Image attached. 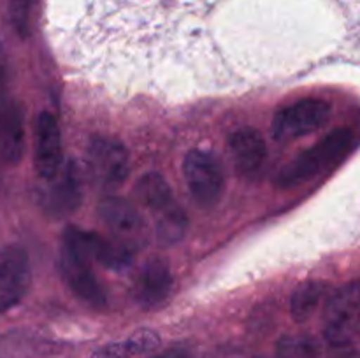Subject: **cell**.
Listing matches in <instances>:
<instances>
[{
	"label": "cell",
	"instance_id": "obj_9",
	"mask_svg": "<svg viewBox=\"0 0 360 358\" xmlns=\"http://www.w3.org/2000/svg\"><path fill=\"white\" fill-rule=\"evenodd\" d=\"M65 237L72 241L90 260H97L108 269L120 270L132 263V253L122 242H111L91 232H81L77 228H67Z\"/></svg>",
	"mask_w": 360,
	"mask_h": 358
},
{
	"label": "cell",
	"instance_id": "obj_10",
	"mask_svg": "<svg viewBox=\"0 0 360 358\" xmlns=\"http://www.w3.org/2000/svg\"><path fill=\"white\" fill-rule=\"evenodd\" d=\"M25 153V118L20 104L11 98L0 100V157L16 165Z\"/></svg>",
	"mask_w": 360,
	"mask_h": 358
},
{
	"label": "cell",
	"instance_id": "obj_20",
	"mask_svg": "<svg viewBox=\"0 0 360 358\" xmlns=\"http://www.w3.org/2000/svg\"><path fill=\"white\" fill-rule=\"evenodd\" d=\"M148 358H186V357L181 353H164V354H157V357H148Z\"/></svg>",
	"mask_w": 360,
	"mask_h": 358
},
{
	"label": "cell",
	"instance_id": "obj_19",
	"mask_svg": "<svg viewBox=\"0 0 360 358\" xmlns=\"http://www.w3.org/2000/svg\"><path fill=\"white\" fill-rule=\"evenodd\" d=\"M34 2L35 0H11V18H13L14 27L20 32H23L27 28Z\"/></svg>",
	"mask_w": 360,
	"mask_h": 358
},
{
	"label": "cell",
	"instance_id": "obj_12",
	"mask_svg": "<svg viewBox=\"0 0 360 358\" xmlns=\"http://www.w3.org/2000/svg\"><path fill=\"white\" fill-rule=\"evenodd\" d=\"M49 188L46 190V206L56 216L70 214L81 204V179L76 165L69 164L60 168L58 174L49 179Z\"/></svg>",
	"mask_w": 360,
	"mask_h": 358
},
{
	"label": "cell",
	"instance_id": "obj_1",
	"mask_svg": "<svg viewBox=\"0 0 360 358\" xmlns=\"http://www.w3.org/2000/svg\"><path fill=\"white\" fill-rule=\"evenodd\" d=\"M352 140H354V135H352L350 130H334L329 135L323 137L322 140H319L315 146L308 147L301 154H297L278 174L276 185L281 186V188H290V186H297L301 183L308 181L313 175L319 174L322 168H326L327 165L340 161L350 151Z\"/></svg>",
	"mask_w": 360,
	"mask_h": 358
},
{
	"label": "cell",
	"instance_id": "obj_14",
	"mask_svg": "<svg viewBox=\"0 0 360 358\" xmlns=\"http://www.w3.org/2000/svg\"><path fill=\"white\" fill-rule=\"evenodd\" d=\"M172 286V277L169 272V267L160 260L146 263L141 270L139 277L136 281V297L143 305H158L167 298L169 291Z\"/></svg>",
	"mask_w": 360,
	"mask_h": 358
},
{
	"label": "cell",
	"instance_id": "obj_2",
	"mask_svg": "<svg viewBox=\"0 0 360 358\" xmlns=\"http://www.w3.org/2000/svg\"><path fill=\"white\" fill-rule=\"evenodd\" d=\"M326 339L336 347H347L360 332V284H347L327 300Z\"/></svg>",
	"mask_w": 360,
	"mask_h": 358
},
{
	"label": "cell",
	"instance_id": "obj_4",
	"mask_svg": "<svg viewBox=\"0 0 360 358\" xmlns=\"http://www.w3.org/2000/svg\"><path fill=\"white\" fill-rule=\"evenodd\" d=\"M183 174L193 200L204 207H211L218 202L225 181L220 161L213 153L202 150L188 151L183 161Z\"/></svg>",
	"mask_w": 360,
	"mask_h": 358
},
{
	"label": "cell",
	"instance_id": "obj_18",
	"mask_svg": "<svg viewBox=\"0 0 360 358\" xmlns=\"http://www.w3.org/2000/svg\"><path fill=\"white\" fill-rule=\"evenodd\" d=\"M320 344L309 336H287L278 343V358H320Z\"/></svg>",
	"mask_w": 360,
	"mask_h": 358
},
{
	"label": "cell",
	"instance_id": "obj_8",
	"mask_svg": "<svg viewBox=\"0 0 360 358\" xmlns=\"http://www.w3.org/2000/svg\"><path fill=\"white\" fill-rule=\"evenodd\" d=\"M90 258L67 237H63L62 249V269L63 276L69 281L70 288L76 291L79 297L91 304H102L104 302V293L98 286L94 272L90 269Z\"/></svg>",
	"mask_w": 360,
	"mask_h": 358
},
{
	"label": "cell",
	"instance_id": "obj_21",
	"mask_svg": "<svg viewBox=\"0 0 360 358\" xmlns=\"http://www.w3.org/2000/svg\"><path fill=\"white\" fill-rule=\"evenodd\" d=\"M220 358H250L246 354H239V353H227V354H221Z\"/></svg>",
	"mask_w": 360,
	"mask_h": 358
},
{
	"label": "cell",
	"instance_id": "obj_13",
	"mask_svg": "<svg viewBox=\"0 0 360 358\" xmlns=\"http://www.w3.org/2000/svg\"><path fill=\"white\" fill-rule=\"evenodd\" d=\"M101 216L104 223L118 237L127 241H137L144 234V223L139 211L127 200L111 197L101 204Z\"/></svg>",
	"mask_w": 360,
	"mask_h": 358
},
{
	"label": "cell",
	"instance_id": "obj_11",
	"mask_svg": "<svg viewBox=\"0 0 360 358\" xmlns=\"http://www.w3.org/2000/svg\"><path fill=\"white\" fill-rule=\"evenodd\" d=\"M229 151L234 160L236 168L243 175H253L267 157V146L262 133L255 128H239L229 137Z\"/></svg>",
	"mask_w": 360,
	"mask_h": 358
},
{
	"label": "cell",
	"instance_id": "obj_7",
	"mask_svg": "<svg viewBox=\"0 0 360 358\" xmlns=\"http://www.w3.org/2000/svg\"><path fill=\"white\" fill-rule=\"evenodd\" d=\"M34 167L41 179L55 178L62 165V135L56 119L49 112H41L35 121Z\"/></svg>",
	"mask_w": 360,
	"mask_h": 358
},
{
	"label": "cell",
	"instance_id": "obj_15",
	"mask_svg": "<svg viewBox=\"0 0 360 358\" xmlns=\"http://www.w3.org/2000/svg\"><path fill=\"white\" fill-rule=\"evenodd\" d=\"M137 193L139 199L155 216H162V214L169 213L171 209L178 207L176 204L172 190L169 183L162 178L157 172H150L144 174L137 183Z\"/></svg>",
	"mask_w": 360,
	"mask_h": 358
},
{
	"label": "cell",
	"instance_id": "obj_5",
	"mask_svg": "<svg viewBox=\"0 0 360 358\" xmlns=\"http://www.w3.org/2000/svg\"><path fill=\"white\" fill-rule=\"evenodd\" d=\"M86 165L98 186L118 188L129 175V153L111 137H95L86 150Z\"/></svg>",
	"mask_w": 360,
	"mask_h": 358
},
{
	"label": "cell",
	"instance_id": "obj_17",
	"mask_svg": "<svg viewBox=\"0 0 360 358\" xmlns=\"http://www.w3.org/2000/svg\"><path fill=\"white\" fill-rule=\"evenodd\" d=\"M326 293L327 284L322 281L302 283L292 295V316H294V319L301 323L306 321L316 311Z\"/></svg>",
	"mask_w": 360,
	"mask_h": 358
},
{
	"label": "cell",
	"instance_id": "obj_16",
	"mask_svg": "<svg viewBox=\"0 0 360 358\" xmlns=\"http://www.w3.org/2000/svg\"><path fill=\"white\" fill-rule=\"evenodd\" d=\"M158 343H160V339H158L157 333L151 332V330H139L122 343L102 347L98 353H95L94 358H130L153 351L158 346Z\"/></svg>",
	"mask_w": 360,
	"mask_h": 358
},
{
	"label": "cell",
	"instance_id": "obj_3",
	"mask_svg": "<svg viewBox=\"0 0 360 358\" xmlns=\"http://www.w3.org/2000/svg\"><path fill=\"white\" fill-rule=\"evenodd\" d=\"M330 116V105L322 98H302L276 112L273 135L276 140H292L322 128Z\"/></svg>",
	"mask_w": 360,
	"mask_h": 358
},
{
	"label": "cell",
	"instance_id": "obj_6",
	"mask_svg": "<svg viewBox=\"0 0 360 358\" xmlns=\"http://www.w3.org/2000/svg\"><path fill=\"white\" fill-rule=\"evenodd\" d=\"M32 283L30 260L21 246L0 249V312L20 304Z\"/></svg>",
	"mask_w": 360,
	"mask_h": 358
}]
</instances>
